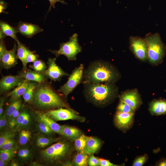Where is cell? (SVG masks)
Wrapping results in <instances>:
<instances>
[{
	"label": "cell",
	"instance_id": "obj_1",
	"mask_svg": "<svg viewBox=\"0 0 166 166\" xmlns=\"http://www.w3.org/2000/svg\"><path fill=\"white\" fill-rule=\"evenodd\" d=\"M115 67L109 62L98 60L92 61L84 70L83 84L100 83H115L120 78Z\"/></svg>",
	"mask_w": 166,
	"mask_h": 166
},
{
	"label": "cell",
	"instance_id": "obj_2",
	"mask_svg": "<svg viewBox=\"0 0 166 166\" xmlns=\"http://www.w3.org/2000/svg\"><path fill=\"white\" fill-rule=\"evenodd\" d=\"M83 92L85 97L95 105H107L117 95L118 90L114 83H100L84 84Z\"/></svg>",
	"mask_w": 166,
	"mask_h": 166
},
{
	"label": "cell",
	"instance_id": "obj_3",
	"mask_svg": "<svg viewBox=\"0 0 166 166\" xmlns=\"http://www.w3.org/2000/svg\"><path fill=\"white\" fill-rule=\"evenodd\" d=\"M30 102L41 109L69 108L50 85L45 82L39 83L35 88Z\"/></svg>",
	"mask_w": 166,
	"mask_h": 166
},
{
	"label": "cell",
	"instance_id": "obj_4",
	"mask_svg": "<svg viewBox=\"0 0 166 166\" xmlns=\"http://www.w3.org/2000/svg\"><path fill=\"white\" fill-rule=\"evenodd\" d=\"M73 148L67 141L61 140L40 152V157L44 162L56 164L62 161L71 154Z\"/></svg>",
	"mask_w": 166,
	"mask_h": 166
},
{
	"label": "cell",
	"instance_id": "obj_5",
	"mask_svg": "<svg viewBox=\"0 0 166 166\" xmlns=\"http://www.w3.org/2000/svg\"><path fill=\"white\" fill-rule=\"evenodd\" d=\"M145 38L148 43V58L149 62L153 65L161 63L165 56L166 46L161 40L157 33H149Z\"/></svg>",
	"mask_w": 166,
	"mask_h": 166
},
{
	"label": "cell",
	"instance_id": "obj_6",
	"mask_svg": "<svg viewBox=\"0 0 166 166\" xmlns=\"http://www.w3.org/2000/svg\"><path fill=\"white\" fill-rule=\"evenodd\" d=\"M77 37L78 34L75 33L68 41L60 44L59 49L48 50L54 54L56 58L63 55L67 57L69 61L76 60L77 55L82 50L81 47L78 43Z\"/></svg>",
	"mask_w": 166,
	"mask_h": 166
},
{
	"label": "cell",
	"instance_id": "obj_7",
	"mask_svg": "<svg viewBox=\"0 0 166 166\" xmlns=\"http://www.w3.org/2000/svg\"><path fill=\"white\" fill-rule=\"evenodd\" d=\"M84 71V66L81 64L74 69L69 75L66 82L58 89V91L62 93L65 98L67 99L68 95L82 82Z\"/></svg>",
	"mask_w": 166,
	"mask_h": 166
},
{
	"label": "cell",
	"instance_id": "obj_8",
	"mask_svg": "<svg viewBox=\"0 0 166 166\" xmlns=\"http://www.w3.org/2000/svg\"><path fill=\"white\" fill-rule=\"evenodd\" d=\"M129 43L130 49L137 58L141 61L148 59V45L145 38L131 36Z\"/></svg>",
	"mask_w": 166,
	"mask_h": 166
},
{
	"label": "cell",
	"instance_id": "obj_9",
	"mask_svg": "<svg viewBox=\"0 0 166 166\" xmlns=\"http://www.w3.org/2000/svg\"><path fill=\"white\" fill-rule=\"evenodd\" d=\"M45 113L55 121L72 120L84 122L85 120V117L80 116L77 112L70 108H61L51 110Z\"/></svg>",
	"mask_w": 166,
	"mask_h": 166
},
{
	"label": "cell",
	"instance_id": "obj_10",
	"mask_svg": "<svg viewBox=\"0 0 166 166\" xmlns=\"http://www.w3.org/2000/svg\"><path fill=\"white\" fill-rule=\"evenodd\" d=\"M56 58H48V68L43 73L51 81H60L64 76L69 77V74L65 72L56 63Z\"/></svg>",
	"mask_w": 166,
	"mask_h": 166
},
{
	"label": "cell",
	"instance_id": "obj_11",
	"mask_svg": "<svg viewBox=\"0 0 166 166\" xmlns=\"http://www.w3.org/2000/svg\"><path fill=\"white\" fill-rule=\"evenodd\" d=\"M118 97L120 101L128 105L135 111L142 103L140 96L136 89L124 91Z\"/></svg>",
	"mask_w": 166,
	"mask_h": 166
},
{
	"label": "cell",
	"instance_id": "obj_12",
	"mask_svg": "<svg viewBox=\"0 0 166 166\" xmlns=\"http://www.w3.org/2000/svg\"><path fill=\"white\" fill-rule=\"evenodd\" d=\"M17 46L15 42L12 49L8 50L6 49L0 53V64L2 68L8 69L14 67L18 64V58L16 53Z\"/></svg>",
	"mask_w": 166,
	"mask_h": 166
},
{
	"label": "cell",
	"instance_id": "obj_13",
	"mask_svg": "<svg viewBox=\"0 0 166 166\" xmlns=\"http://www.w3.org/2000/svg\"><path fill=\"white\" fill-rule=\"evenodd\" d=\"M24 79L19 75L3 76L0 81V94L7 93L19 85Z\"/></svg>",
	"mask_w": 166,
	"mask_h": 166
},
{
	"label": "cell",
	"instance_id": "obj_14",
	"mask_svg": "<svg viewBox=\"0 0 166 166\" xmlns=\"http://www.w3.org/2000/svg\"><path fill=\"white\" fill-rule=\"evenodd\" d=\"M18 33L27 38H30L43 31V29L36 24L20 21L16 28Z\"/></svg>",
	"mask_w": 166,
	"mask_h": 166
},
{
	"label": "cell",
	"instance_id": "obj_15",
	"mask_svg": "<svg viewBox=\"0 0 166 166\" xmlns=\"http://www.w3.org/2000/svg\"><path fill=\"white\" fill-rule=\"evenodd\" d=\"M134 113H127L117 112L115 122L118 128L124 130L129 129L134 121Z\"/></svg>",
	"mask_w": 166,
	"mask_h": 166
},
{
	"label": "cell",
	"instance_id": "obj_16",
	"mask_svg": "<svg viewBox=\"0 0 166 166\" xmlns=\"http://www.w3.org/2000/svg\"><path fill=\"white\" fill-rule=\"evenodd\" d=\"M18 75L24 79L39 83L45 82L48 78L43 73L37 72L28 69H23L19 72Z\"/></svg>",
	"mask_w": 166,
	"mask_h": 166
},
{
	"label": "cell",
	"instance_id": "obj_17",
	"mask_svg": "<svg viewBox=\"0 0 166 166\" xmlns=\"http://www.w3.org/2000/svg\"><path fill=\"white\" fill-rule=\"evenodd\" d=\"M37 115L38 120L45 123L53 132L62 135L63 125L56 123L54 120L48 116L46 113L37 112Z\"/></svg>",
	"mask_w": 166,
	"mask_h": 166
},
{
	"label": "cell",
	"instance_id": "obj_18",
	"mask_svg": "<svg viewBox=\"0 0 166 166\" xmlns=\"http://www.w3.org/2000/svg\"><path fill=\"white\" fill-rule=\"evenodd\" d=\"M101 145L100 140L98 138L89 137L84 150V152L88 155L96 153L99 149Z\"/></svg>",
	"mask_w": 166,
	"mask_h": 166
},
{
	"label": "cell",
	"instance_id": "obj_19",
	"mask_svg": "<svg viewBox=\"0 0 166 166\" xmlns=\"http://www.w3.org/2000/svg\"><path fill=\"white\" fill-rule=\"evenodd\" d=\"M30 81L24 79L22 83L13 90L8 93L7 96L12 99H17L20 98L26 90Z\"/></svg>",
	"mask_w": 166,
	"mask_h": 166
},
{
	"label": "cell",
	"instance_id": "obj_20",
	"mask_svg": "<svg viewBox=\"0 0 166 166\" xmlns=\"http://www.w3.org/2000/svg\"><path fill=\"white\" fill-rule=\"evenodd\" d=\"M62 136L68 139L74 141L82 135L81 131L75 127L67 125H63Z\"/></svg>",
	"mask_w": 166,
	"mask_h": 166
},
{
	"label": "cell",
	"instance_id": "obj_21",
	"mask_svg": "<svg viewBox=\"0 0 166 166\" xmlns=\"http://www.w3.org/2000/svg\"><path fill=\"white\" fill-rule=\"evenodd\" d=\"M17 43V56L22 61L24 69H27L25 65L26 58L28 54L31 51L18 40L16 41Z\"/></svg>",
	"mask_w": 166,
	"mask_h": 166
},
{
	"label": "cell",
	"instance_id": "obj_22",
	"mask_svg": "<svg viewBox=\"0 0 166 166\" xmlns=\"http://www.w3.org/2000/svg\"><path fill=\"white\" fill-rule=\"evenodd\" d=\"M11 99L6 107L5 115L8 122L10 119L13 113L19 108L21 107L22 101L20 98Z\"/></svg>",
	"mask_w": 166,
	"mask_h": 166
},
{
	"label": "cell",
	"instance_id": "obj_23",
	"mask_svg": "<svg viewBox=\"0 0 166 166\" xmlns=\"http://www.w3.org/2000/svg\"><path fill=\"white\" fill-rule=\"evenodd\" d=\"M0 30L7 36L11 37L16 42L18 40L16 35L18 32L16 28L2 21L0 22Z\"/></svg>",
	"mask_w": 166,
	"mask_h": 166
},
{
	"label": "cell",
	"instance_id": "obj_24",
	"mask_svg": "<svg viewBox=\"0 0 166 166\" xmlns=\"http://www.w3.org/2000/svg\"><path fill=\"white\" fill-rule=\"evenodd\" d=\"M30 118L27 111L26 109L22 110L17 118L16 126L20 128L26 127L30 123Z\"/></svg>",
	"mask_w": 166,
	"mask_h": 166
},
{
	"label": "cell",
	"instance_id": "obj_25",
	"mask_svg": "<svg viewBox=\"0 0 166 166\" xmlns=\"http://www.w3.org/2000/svg\"><path fill=\"white\" fill-rule=\"evenodd\" d=\"M59 140L58 138H52L39 136L36 139V145L38 148H44L54 142L59 141Z\"/></svg>",
	"mask_w": 166,
	"mask_h": 166
},
{
	"label": "cell",
	"instance_id": "obj_26",
	"mask_svg": "<svg viewBox=\"0 0 166 166\" xmlns=\"http://www.w3.org/2000/svg\"><path fill=\"white\" fill-rule=\"evenodd\" d=\"M89 157L88 155L84 152H77L73 157V165L77 166H87Z\"/></svg>",
	"mask_w": 166,
	"mask_h": 166
},
{
	"label": "cell",
	"instance_id": "obj_27",
	"mask_svg": "<svg viewBox=\"0 0 166 166\" xmlns=\"http://www.w3.org/2000/svg\"><path fill=\"white\" fill-rule=\"evenodd\" d=\"M35 81H30L22 97L26 102H30L32 100L34 90L39 84Z\"/></svg>",
	"mask_w": 166,
	"mask_h": 166
},
{
	"label": "cell",
	"instance_id": "obj_28",
	"mask_svg": "<svg viewBox=\"0 0 166 166\" xmlns=\"http://www.w3.org/2000/svg\"><path fill=\"white\" fill-rule=\"evenodd\" d=\"M89 137V136L82 134L75 140L74 147L77 152H84V148Z\"/></svg>",
	"mask_w": 166,
	"mask_h": 166
},
{
	"label": "cell",
	"instance_id": "obj_29",
	"mask_svg": "<svg viewBox=\"0 0 166 166\" xmlns=\"http://www.w3.org/2000/svg\"><path fill=\"white\" fill-rule=\"evenodd\" d=\"M161 99H154L150 103L149 110L152 115H160Z\"/></svg>",
	"mask_w": 166,
	"mask_h": 166
},
{
	"label": "cell",
	"instance_id": "obj_30",
	"mask_svg": "<svg viewBox=\"0 0 166 166\" xmlns=\"http://www.w3.org/2000/svg\"><path fill=\"white\" fill-rule=\"evenodd\" d=\"M17 150V147L9 150L0 149V159L8 162L14 156Z\"/></svg>",
	"mask_w": 166,
	"mask_h": 166
},
{
	"label": "cell",
	"instance_id": "obj_31",
	"mask_svg": "<svg viewBox=\"0 0 166 166\" xmlns=\"http://www.w3.org/2000/svg\"><path fill=\"white\" fill-rule=\"evenodd\" d=\"M31 133L28 130L23 129L20 132L18 136V142L21 145L26 144L31 137Z\"/></svg>",
	"mask_w": 166,
	"mask_h": 166
},
{
	"label": "cell",
	"instance_id": "obj_32",
	"mask_svg": "<svg viewBox=\"0 0 166 166\" xmlns=\"http://www.w3.org/2000/svg\"><path fill=\"white\" fill-rule=\"evenodd\" d=\"M29 67L32 68L35 71L42 73H43L47 68L45 63L39 59L34 61L32 65H30Z\"/></svg>",
	"mask_w": 166,
	"mask_h": 166
},
{
	"label": "cell",
	"instance_id": "obj_33",
	"mask_svg": "<svg viewBox=\"0 0 166 166\" xmlns=\"http://www.w3.org/2000/svg\"><path fill=\"white\" fill-rule=\"evenodd\" d=\"M17 155L19 159L23 161H26L31 159L32 156L31 150L27 148H23L19 149Z\"/></svg>",
	"mask_w": 166,
	"mask_h": 166
},
{
	"label": "cell",
	"instance_id": "obj_34",
	"mask_svg": "<svg viewBox=\"0 0 166 166\" xmlns=\"http://www.w3.org/2000/svg\"><path fill=\"white\" fill-rule=\"evenodd\" d=\"M117 111L127 113H134L135 110L128 105L120 101L117 107Z\"/></svg>",
	"mask_w": 166,
	"mask_h": 166
},
{
	"label": "cell",
	"instance_id": "obj_35",
	"mask_svg": "<svg viewBox=\"0 0 166 166\" xmlns=\"http://www.w3.org/2000/svg\"><path fill=\"white\" fill-rule=\"evenodd\" d=\"M14 133L10 131H5L1 133L0 136V147L8 140L13 138Z\"/></svg>",
	"mask_w": 166,
	"mask_h": 166
},
{
	"label": "cell",
	"instance_id": "obj_36",
	"mask_svg": "<svg viewBox=\"0 0 166 166\" xmlns=\"http://www.w3.org/2000/svg\"><path fill=\"white\" fill-rule=\"evenodd\" d=\"M38 121V127L42 132L47 135H50L53 132L45 123L39 120Z\"/></svg>",
	"mask_w": 166,
	"mask_h": 166
},
{
	"label": "cell",
	"instance_id": "obj_37",
	"mask_svg": "<svg viewBox=\"0 0 166 166\" xmlns=\"http://www.w3.org/2000/svg\"><path fill=\"white\" fill-rule=\"evenodd\" d=\"M21 107L18 108L13 114L12 117L8 121L9 127L13 128L16 125V120L17 118L20 113Z\"/></svg>",
	"mask_w": 166,
	"mask_h": 166
},
{
	"label": "cell",
	"instance_id": "obj_38",
	"mask_svg": "<svg viewBox=\"0 0 166 166\" xmlns=\"http://www.w3.org/2000/svg\"><path fill=\"white\" fill-rule=\"evenodd\" d=\"M148 156L144 154L138 157L135 160L132 164L133 166H142L144 164L147 160Z\"/></svg>",
	"mask_w": 166,
	"mask_h": 166
},
{
	"label": "cell",
	"instance_id": "obj_39",
	"mask_svg": "<svg viewBox=\"0 0 166 166\" xmlns=\"http://www.w3.org/2000/svg\"><path fill=\"white\" fill-rule=\"evenodd\" d=\"M16 147L15 143L13 138L6 141L0 147V149L3 150H10Z\"/></svg>",
	"mask_w": 166,
	"mask_h": 166
},
{
	"label": "cell",
	"instance_id": "obj_40",
	"mask_svg": "<svg viewBox=\"0 0 166 166\" xmlns=\"http://www.w3.org/2000/svg\"><path fill=\"white\" fill-rule=\"evenodd\" d=\"M9 127L8 122L7 121L5 114L0 117V130L1 131L3 132Z\"/></svg>",
	"mask_w": 166,
	"mask_h": 166
},
{
	"label": "cell",
	"instance_id": "obj_41",
	"mask_svg": "<svg viewBox=\"0 0 166 166\" xmlns=\"http://www.w3.org/2000/svg\"><path fill=\"white\" fill-rule=\"evenodd\" d=\"M38 55L34 53V51H31L28 55L26 59L25 65L27 66L28 63L34 62L35 61L38 59Z\"/></svg>",
	"mask_w": 166,
	"mask_h": 166
},
{
	"label": "cell",
	"instance_id": "obj_42",
	"mask_svg": "<svg viewBox=\"0 0 166 166\" xmlns=\"http://www.w3.org/2000/svg\"><path fill=\"white\" fill-rule=\"evenodd\" d=\"M88 165L89 166H100L99 158L93 155H90L88 159Z\"/></svg>",
	"mask_w": 166,
	"mask_h": 166
},
{
	"label": "cell",
	"instance_id": "obj_43",
	"mask_svg": "<svg viewBox=\"0 0 166 166\" xmlns=\"http://www.w3.org/2000/svg\"><path fill=\"white\" fill-rule=\"evenodd\" d=\"M100 166H117L118 165L111 163L109 160L103 159L99 158Z\"/></svg>",
	"mask_w": 166,
	"mask_h": 166
},
{
	"label": "cell",
	"instance_id": "obj_44",
	"mask_svg": "<svg viewBox=\"0 0 166 166\" xmlns=\"http://www.w3.org/2000/svg\"><path fill=\"white\" fill-rule=\"evenodd\" d=\"M166 115V99H161L160 115Z\"/></svg>",
	"mask_w": 166,
	"mask_h": 166
},
{
	"label": "cell",
	"instance_id": "obj_45",
	"mask_svg": "<svg viewBox=\"0 0 166 166\" xmlns=\"http://www.w3.org/2000/svg\"><path fill=\"white\" fill-rule=\"evenodd\" d=\"M8 96H6L0 97V117L2 116L3 114V108L5 101Z\"/></svg>",
	"mask_w": 166,
	"mask_h": 166
},
{
	"label": "cell",
	"instance_id": "obj_46",
	"mask_svg": "<svg viewBox=\"0 0 166 166\" xmlns=\"http://www.w3.org/2000/svg\"><path fill=\"white\" fill-rule=\"evenodd\" d=\"M50 2V6L48 12H49L51 9L52 7L55 8V4L57 2H60L62 4H67L64 1V0H49Z\"/></svg>",
	"mask_w": 166,
	"mask_h": 166
},
{
	"label": "cell",
	"instance_id": "obj_47",
	"mask_svg": "<svg viewBox=\"0 0 166 166\" xmlns=\"http://www.w3.org/2000/svg\"><path fill=\"white\" fill-rule=\"evenodd\" d=\"M8 3L4 1L3 0H0V13H7L5 11V10L7 7Z\"/></svg>",
	"mask_w": 166,
	"mask_h": 166
},
{
	"label": "cell",
	"instance_id": "obj_48",
	"mask_svg": "<svg viewBox=\"0 0 166 166\" xmlns=\"http://www.w3.org/2000/svg\"><path fill=\"white\" fill-rule=\"evenodd\" d=\"M156 166H166V159L162 158L156 164Z\"/></svg>",
	"mask_w": 166,
	"mask_h": 166
},
{
	"label": "cell",
	"instance_id": "obj_49",
	"mask_svg": "<svg viewBox=\"0 0 166 166\" xmlns=\"http://www.w3.org/2000/svg\"><path fill=\"white\" fill-rule=\"evenodd\" d=\"M7 36L0 30V41L3 40Z\"/></svg>",
	"mask_w": 166,
	"mask_h": 166
},
{
	"label": "cell",
	"instance_id": "obj_50",
	"mask_svg": "<svg viewBox=\"0 0 166 166\" xmlns=\"http://www.w3.org/2000/svg\"><path fill=\"white\" fill-rule=\"evenodd\" d=\"M7 163L0 159V166H6L7 164Z\"/></svg>",
	"mask_w": 166,
	"mask_h": 166
},
{
	"label": "cell",
	"instance_id": "obj_51",
	"mask_svg": "<svg viewBox=\"0 0 166 166\" xmlns=\"http://www.w3.org/2000/svg\"><path fill=\"white\" fill-rule=\"evenodd\" d=\"M63 166H72L73 165L72 162H71L70 161H67L62 164Z\"/></svg>",
	"mask_w": 166,
	"mask_h": 166
},
{
	"label": "cell",
	"instance_id": "obj_52",
	"mask_svg": "<svg viewBox=\"0 0 166 166\" xmlns=\"http://www.w3.org/2000/svg\"><path fill=\"white\" fill-rule=\"evenodd\" d=\"M19 165L18 163L15 161H12L10 164V166H18Z\"/></svg>",
	"mask_w": 166,
	"mask_h": 166
},
{
	"label": "cell",
	"instance_id": "obj_53",
	"mask_svg": "<svg viewBox=\"0 0 166 166\" xmlns=\"http://www.w3.org/2000/svg\"><path fill=\"white\" fill-rule=\"evenodd\" d=\"M30 165L31 166H40L41 164L37 162H33Z\"/></svg>",
	"mask_w": 166,
	"mask_h": 166
}]
</instances>
